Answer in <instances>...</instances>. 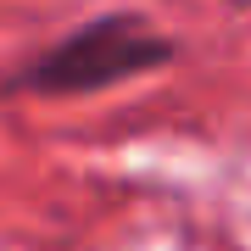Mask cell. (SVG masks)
Returning a JSON list of instances; mask_svg holds the SVG:
<instances>
[{"label": "cell", "instance_id": "1", "mask_svg": "<svg viewBox=\"0 0 251 251\" xmlns=\"http://www.w3.org/2000/svg\"><path fill=\"white\" fill-rule=\"evenodd\" d=\"M162 62H173V39H162L145 17L134 11H106V17L73 28L67 39L28 62L11 90H34V95H95L112 90V84L134 78V73H151Z\"/></svg>", "mask_w": 251, "mask_h": 251}]
</instances>
